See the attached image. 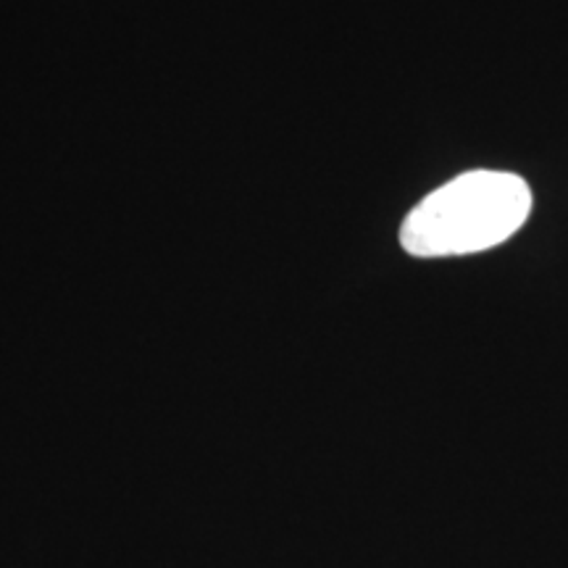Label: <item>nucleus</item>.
<instances>
[{
    "instance_id": "f257e3e1",
    "label": "nucleus",
    "mask_w": 568,
    "mask_h": 568,
    "mask_svg": "<svg viewBox=\"0 0 568 568\" xmlns=\"http://www.w3.org/2000/svg\"><path fill=\"white\" fill-rule=\"evenodd\" d=\"M531 211V190L510 172H466L426 195L400 226L403 251L450 258L503 245Z\"/></svg>"
}]
</instances>
